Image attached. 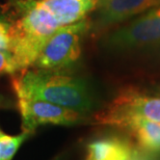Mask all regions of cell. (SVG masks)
Wrapping results in <instances>:
<instances>
[{"label":"cell","instance_id":"obj_1","mask_svg":"<svg viewBox=\"0 0 160 160\" xmlns=\"http://www.w3.org/2000/svg\"><path fill=\"white\" fill-rule=\"evenodd\" d=\"M17 97L45 100L83 114L94 107V99L84 80L58 71L27 69L12 79Z\"/></svg>","mask_w":160,"mask_h":160},{"label":"cell","instance_id":"obj_2","mask_svg":"<svg viewBox=\"0 0 160 160\" xmlns=\"http://www.w3.org/2000/svg\"><path fill=\"white\" fill-rule=\"evenodd\" d=\"M14 8L19 18L12 23L9 50L24 71L32 68L45 43L62 25L40 0H16Z\"/></svg>","mask_w":160,"mask_h":160},{"label":"cell","instance_id":"obj_3","mask_svg":"<svg viewBox=\"0 0 160 160\" xmlns=\"http://www.w3.org/2000/svg\"><path fill=\"white\" fill-rule=\"evenodd\" d=\"M89 26L86 18L59 27L45 43L32 68L60 72L77 62L82 51V38Z\"/></svg>","mask_w":160,"mask_h":160},{"label":"cell","instance_id":"obj_4","mask_svg":"<svg viewBox=\"0 0 160 160\" xmlns=\"http://www.w3.org/2000/svg\"><path fill=\"white\" fill-rule=\"evenodd\" d=\"M132 120L160 124V97L145 95L136 89L121 92L104 109L95 116V123L120 128Z\"/></svg>","mask_w":160,"mask_h":160},{"label":"cell","instance_id":"obj_5","mask_svg":"<svg viewBox=\"0 0 160 160\" xmlns=\"http://www.w3.org/2000/svg\"><path fill=\"white\" fill-rule=\"evenodd\" d=\"M105 43L113 51L160 49V5L117 27L108 34Z\"/></svg>","mask_w":160,"mask_h":160},{"label":"cell","instance_id":"obj_6","mask_svg":"<svg viewBox=\"0 0 160 160\" xmlns=\"http://www.w3.org/2000/svg\"><path fill=\"white\" fill-rule=\"evenodd\" d=\"M18 106L22 118V129L28 133H32L42 125L70 126L80 123L84 118V114L79 111L40 99L18 97Z\"/></svg>","mask_w":160,"mask_h":160},{"label":"cell","instance_id":"obj_7","mask_svg":"<svg viewBox=\"0 0 160 160\" xmlns=\"http://www.w3.org/2000/svg\"><path fill=\"white\" fill-rule=\"evenodd\" d=\"M159 5L160 0H100L96 24L99 29H106Z\"/></svg>","mask_w":160,"mask_h":160},{"label":"cell","instance_id":"obj_8","mask_svg":"<svg viewBox=\"0 0 160 160\" xmlns=\"http://www.w3.org/2000/svg\"><path fill=\"white\" fill-rule=\"evenodd\" d=\"M136 149L135 142L125 137H102L88 143L86 160H130Z\"/></svg>","mask_w":160,"mask_h":160},{"label":"cell","instance_id":"obj_9","mask_svg":"<svg viewBox=\"0 0 160 160\" xmlns=\"http://www.w3.org/2000/svg\"><path fill=\"white\" fill-rule=\"evenodd\" d=\"M100 0H40L62 26L77 23L96 11Z\"/></svg>","mask_w":160,"mask_h":160},{"label":"cell","instance_id":"obj_10","mask_svg":"<svg viewBox=\"0 0 160 160\" xmlns=\"http://www.w3.org/2000/svg\"><path fill=\"white\" fill-rule=\"evenodd\" d=\"M120 129L130 133L136 146L149 153L160 152V124L146 120H132Z\"/></svg>","mask_w":160,"mask_h":160},{"label":"cell","instance_id":"obj_11","mask_svg":"<svg viewBox=\"0 0 160 160\" xmlns=\"http://www.w3.org/2000/svg\"><path fill=\"white\" fill-rule=\"evenodd\" d=\"M30 133L23 131L19 135H8L0 130V160H12L22 142Z\"/></svg>","mask_w":160,"mask_h":160},{"label":"cell","instance_id":"obj_12","mask_svg":"<svg viewBox=\"0 0 160 160\" xmlns=\"http://www.w3.org/2000/svg\"><path fill=\"white\" fill-rule=\"evenodd\" d=\"M19 66L11 50L0 49V75L19 72Z\"/></svg>","mask_w":160,"mask_h":160},{"label":"cell","instance_id":"obj_13","mask_svg":"<svg viewBox=\"0 0 160 160\" xmlns=\"http://www.w3.org/2000/svg\"><path fill=\"white\" fill-rule=\"evenodd\" d=\"M130 160H156V159L153 157V153L146 152L137 147L136 151L134 152V154Z\"/></svg>","mask_w":160,"mask_h":160},{"label":"cell","instance_id":"obj_14","mask_svg":"<svg viewBox=\"0 0 160 160\" xmlns=\"http://www.w3.org/2000/svg\"><path fill=\"white\" fill-rule=\"evenodd\" d=\"M0 49L9 50V42L1 36H0Z\"/></svg>","mask_w":160,"mask_h":160},{"label":"cell","instance_id":"obj_15","mask_svg":"<svg viewBox=\"0 0 160 160\" xmlns=\"http://www.w3.org/2000/svg\"><path fill=\"white\" fill-rule=\"evenodd\" d=\"M158 96H159V97H160V89H159V91H158Z\"/></svg>","mask_w":160,"mask_h":160},{"label":"cell","instance_id":"obj_16","mask_svg":"<svg viewBox=\"0 0 160 160\" xmlns=\"http://www.w3.org/2000/svg\"><path fill=\"white\" fill-rule=\"evenodd\" d=\"M55 160H58V159H55Z\"/></svg>","mask_w":160,"mask_h":160}]
</instances>
